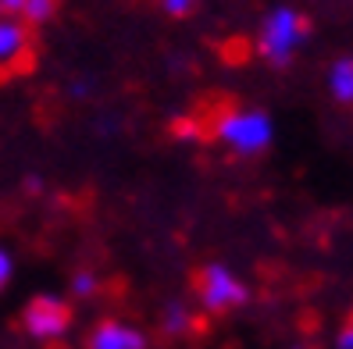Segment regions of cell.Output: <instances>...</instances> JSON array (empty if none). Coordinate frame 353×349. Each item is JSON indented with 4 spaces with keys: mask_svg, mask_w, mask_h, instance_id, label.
Listing matches in <instances>:
<instances>
[{
    "mask_svg": "<svg viewBox=\"0 0 353 349\" xmlns=\"http://www.w3.org/2000/svg\"><path fill=\"white\" fill-rule=\"evenodd\" d=\"M310 36V18L300 14L296 8H275L272 14L261 22V36H257V54L275 68H285L293 61L296 47Z\"/></svg>",
    "mask_w": 353,
    "mask_h": 349,
    "instance_id": "obj_1",
    "label": "cell"
},
{
    "mask_svg": "<svg viewBox=\"0 0 353 349\" xmlns=\"http://www.w3.org/2000/svg\"><path fill=\"white\" fill-rule=\"evenodd\" d=\"M239 111V100L228 96V93H203L196 104L172 118V136L175 139H193V142H218L221 136V125L228 118H232Z\"/></svg>",
    "mask_w": 353,
    "mask_h": 349,
    "instance_id": "obj_2",
    "label": "cell"
},
{
    "mask_svg": "<svg viewBox=\"0 0 353 349\" xmlns=\"http://www.w3.org/2000/svg\"><path fill=\"white\" fill-rule=\"evenodd\" d=\"M39 65V36L26 22H0V86L32 75Z\"/></svg>",
    "mask_w": 353,
    "mask_h": 349,
    "instance_id": "obj_3",
    "label": "cell"
},
{
    "mask_svg": "<svg viewBox=\"0 0 353 349\" xmlns=\"http://www.w3.org/2000/svg\"><path fill=\"white\" fill-rule=\"evenodd\" d=\"M193 293L207 314H228L250 299V289L221 264H207L193 271Z\"/></svg>",
    "mask_w": 353,
    "mask_h": 349,
    "instance_id": "obj_4",
    "label": "cell"
},
{
    "mask_svg": "<svg viewBox=\"0 0 353 349\" xmlns=\"http://www.w3.org/2000/svg\"><path fill=\"white\" fill-rule=\"evenodd\" d=\"M72 306L57 296H32L22 310V324L26 332L39 342H57L61 335L72 328Z\"/></svg>",
    "mask_w": 353,
    "mask_h": 349,
    "instance_id": "obj_5",
    "label": "cell"
},
{
    "mask_svg": "<svg viewBox=\"0 0 353 349\" xmlns=\"http://www.w3.org/2000/svg\"><path fill=\"white\" fill-rule=\"evenodd\" d=\"M221 142H228L236 154H261L272 142V118L264 111H236L221 125Z\"/></svg>",
    "mask_w": 353,
    "mask_h": 349,
    "instance_id": "obj_6",
    "label": "cell"
},
{
    "mask_svg": "<svg viewBox=\"0 0 353 349\" xmlns=\"http://www.w3.org/2000/svg\"><path fill=\"white\" fill-rule=\"evenodd\" d=\"M86 349H147V335L132 324H121L118 317H103L90 332Z\"/></svg>",
    "mask_w": 353,
    "mask_h": 349,
    "instance_id": "obj_7",
    "label": "cell"
},
{
    "mask_svg": "<svg viewBox=\"0 0 353 349\" xmlns=\"http://www.w3.org/2000/svg\"><path fill=\"white\" fill-rule=\"evenodd\" d=\"M328 89L336 96V104L353 107V57H339L328 72Z\"/></svg>",
    "mask_w": 353,
    "mask_h": 349,
    "instance_id": "obj_8",
    "label": "cell"
},
{
    "mask_svg": "<svg viewBox=\"0 0 353 349\" xmlns=\"http://www.w3.org/2000/svg\"><path fill=\"white\" fill-rule=\"evenodd\" d=\"M193 328H200V317L190 314L182 303H172L168 310H164V332L168 335H190Z\"/></svg>",
    "mask_w": 353,
    "mask_h": 349,
    "instance_id": "obj_9",
    "label": "cell"
},
{
    "mask_svg": "<svg viewBox=\"0 0 353 349\" xmlns=\"http://www.w3.org/2000/svg\"><path fill=\"white\" fill-rule=\"evenodd\" d=\"M57 8H61V0H26L22 4V22L36 29V25L50 22V18L57 14Z\"/></svg>",
    "mask_w": 353,
    "mask_h": 349,
    "instance_id": "obj_10",
    "label": "cell"
},
{
    "mask_svg": "<svg viewBox=\"0 0 353 349\" xmlns=\"http://www.w3.org/2000/svg\"><path fill=\"white\" fill-rule=\"evenodd\" d=\"M221 57H225V65H243L246 57H250V43L246 39H228V43L221 47Z\"/></svg>",
    "mask_w": 353,
    "mask_h": 349,
    "instance_id": "obj_11",
    "label": "cell"
},
{
    "mask_svg": "<svg viewBox=\"0 0 353 349\" xmlns=\"http://www.w3.org/2000/svg\"><path fill=\"white\" fill-rule=\"evenodd\" d=\"M196 8H200V0H164V11L172 18H190Z\"/></svg>",
    "mask_w": 353,
    "mask_h": 349,
    "instance_id": "obj_12",
    "label": "cell"
},
{
    "mask_svg": "<svg viewBox=\"0 0 353 349\" xmlns=\"http://www.w3.org/2000/svg\"><path fill=\"white\" fill-rule=\"evenodd\" d=\"M72 293H75V296H93V293H97V278H93L90 271H79V275L72 278Z\"/></svg>",
    "mask_w": 353,
    "mask_h": 349,
    "instance_id": "obj_13",
    "label": "cell"
},
{
    "mask_svg": "<svg viewBox=\"0 0 353 349\" xmlns=\"http://www.w3.org/2000/svg\"><path fill=\"white\" fill-rule=\"evenodd\" d=\"M22 4L26 0H0V14H8V22H22Z\"/></svg>",
    "mask_w": 353,
    "mask_h": 349,
    "instance_id": "obj_14",
    "label": "cell"
},
{
    "mask_svg": "<svg viewBox=\"0 0 353 349\" xmlns=\"http://www.w3.org/2000/svg\"><path fill=\"white\" fill-rule=\"evenodd\" d=\"M336 349H353V317L339 328V335H336Z\"/></svg>",
    "mask_w": 353,
    "mask_h": 349,
    "instance_id": "obj_15",
    "label": "cell"
},
{
    "mask_svg": "<svg viewBox=\"0 0 353 349\" xmlns=\"http://www.w3.org/2000/svg\"><path fill=\"white\" fill-rule=\"evenodd\" d=\"M8 278H11V257H8L4 250H0V289L8 285Z\"/></svg>",
    "mask_w": 353,
    "mask_h": 349,
    "instance_id": "obj_16",
    "label": "cell"
},
{
    "mask_svg": "<svg viewBox=\"0 0 353 349\" xmlns=\"http://www.w3.org/2000/svg\"><path fill=\"white\" fill-rule=\"evenodd\" d=\"M289 349H318L314 342H296V346H289Z\"/></svg>",
    "mask_w": 353,
    "mask_h": 349,
    "instance_id": "obj_17",
    "label": "cell"
}]
</instances>
